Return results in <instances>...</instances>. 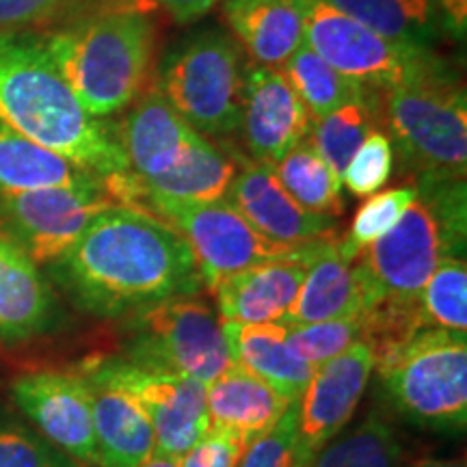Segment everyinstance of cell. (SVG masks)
Wrapping results in <instances>:
<instances>
[{"instance_id": "cell-1", "label": "cell", "mask_w": 467, "mask_h": 467, "mask_svg": "<svg viewBox=\"0 0 467 467\" xmlns=\"http://www.w3.org/2000/svg\"><path fill=\"white\" fill-rule=\"evenodd\" d=\"M46 268L76 307L98 318L132 317L203 285L195 255L173 227L119 203Z\"/></svg>"}, {"instance_id": "cell-2", "label": "cell", "mask_w": 467, "mask_h": 467, "mask_svg": "<svg viewBox=\"0 0 467 467\" xmlns=\"http://www.w3.org/2000/svg\"><path fill=\"white\" fill-rule=\"evenodd\" d=\"M87 113H124L154 83L159 11L141 0H102L58 25L33 31Z\"/></svg>"}, {"instance_id": "cell-3", "label": "cell", "mask_w": 467, "mask_h": 467, "mask_svg": "<svg viewBox=\"0 0 467 467\" xmlns=\"http://www.w3.org/2000/svg\"><path fill=\"white\" fill-rule=\"evenodd\" d=\"M0 124L100 180L130 173L113 121L80 107L33 31H0Z\"/></svg>"}, {"instance_id": "cell-4", "label": "cell", "mask_w": 467, "mask_h": 467, "mask_svg": "<svg viewBox=\"0 0 467 467\" xmlns=\"http://www.w3.org/2000/svg\"><path fill=\"white\" fill-rule=\"evenodd\" d=\"M416 200L392 230L355 265L364 309L407 306L448 258H463L467 238L465 180L413 178Z\"/></svg>"}, {"instance_id": "cell-5", "label": "cell", "mask_w": 467, "mask_h": 467, "mask_svg": "<svg viewBox=\"0 0 467 467\" xmlns=\"http://www.w3.org/2000/svg\"><path fill=\"white\" fill-rule=\"evenodd\" d=\"M381 128L405 175L465 180L467 96L459 74L441 57L381 93Z\"/></svg>"}, {"instance_id": "cell-6", "label": "cell", "mask_w": 467, "mask_h": 467, "mask_svg": "<svg viewBox=\"0 0 467 467\" xmlns=\"http://www.w3.org/2000/svg\"><path fill=\"white\" fill-rule=\"evenodd\" d=\"M119 206H128L173 227L195 255L203 285L210 290L243 268L290 258L306 244H284L262 236L227 200L180 202L139 189L130 173L104 180ZM309 244V243H307Z\"/></svg>"}, {"instance_id": "cell-7", "label": "cell", "mask_w": 467, "mask_h": 467, "mask_svg": "<svg viewBox=\"0 0 467 467\" xmlns=\"http://www.w3.org/2000/svg\"><path fill=\"white\" fill-rule=\"evenodd\" d=\"M389 405L411 424L465 431L467 337L459 331L420 329L375 355Z\"/></svg>"}, {"instance_id": "cell-8", "label": "cell", "mask_w": 467, "mask_h": 467, "mask_svg": "<svg viewBox=\"0 0 467 467\" xmlns=\"http://www.w3.org/2000/svg\"><path fill=\"white\" fill-rule=\"evenodd\" d=\"M243 66L236 39L208 28L162 55L154 87L192 130L208 139H223L241 126Z\"/></svg>"}, {"instance_id": "cell-9", "label": "cell", "mask_w": 467, "mask_h": 467, "mask_svg": "<svg viewBox=\"0 0 467 467\" xmlns=\"http://www.w3.org/2000/svg\"><path fill=\"white\" fill-rule=\"evenodd\" d=\"M126 358L139 366L178 372L208 385L232 366L223 325L210 303L175 295L132 314Z\"/></svg>"}, {"instance_id": "cell-10", "label": "cell", "mask_w": 467, "mask_h": 467, "mask_svg": "<svg viewBox=\"0 0 467 467\" xmlns=\"http://www.w3.org/2000/svg\"><path fill=\"white\" fill-rule=\"evenodd\" d=\"M306 44L336 72L372 91H389L424 72L433 48L389 42L323 0H299Z\"/></svg>"}, {"instance_id": "cell-11", "label": "cell", "mask_w": 467, "mask_h": 467, "mask_svg": "<svg viewBox=\"0 0 467 467\" xmlns=\"http://www.w3.org/2000/svg\"><path fill=\"white\" fill-rule=\"evenodd\" d=\"M117 206L102 180L78 186H46L0 197V227L37 266L67 254L91 221Z\"/></svg>"}, {"instance_id": "cell-12", "label": "cell", "mask_w": 467, "mask_h": 467, "mask_svg": "<svg viewBox=\"0 0 467 467\" xmlns=\"http://www.w3.org/2000/svg\"><path fill=\"white\" fill-rule=\"evenodd\" d=\"M145 409L156 435V452L180 459L210 429L206 385L178 372L139 366L124 358L93 361Z\"/></svg>"}, {"instance_id": "cell-13", "label": "cell", "mask_w": 467, "mask_h": 467, "mask_svg": "<svg viewBox=\"0 0 467 467\" xmlns=\"http://www.w3.org/2000/svg\"><path fill=\"white\" fill-rule=\"evenodd\" d=\"M375 370V353L366 342L317 366L296 399L295 467H309L314 457L350 422Z\"/></svg>"}, {"instance_id": "cell-14", "label": "cell", "mask_w": 467, "mask_h": 467, "mask_svg": "<svg viewBox=\"0 0 467 467\" xmlns=\"http://www.w3.org/2000/svg\"><path fill=\"white\" fill-rule=\"evenodd\" d=\"M14 402L37 426L39 435L69 459L98 465L91 396L80 372L42 370L17 377Z\"/></svg>"}, {"instance_id": "cell-15", "label": "cell", "mask_w": 467, "mask_h": 467, "mask_svg": "<svg viewBox=\"0 0 467 467\" xmlns=\"http://www.w3.org/2000/svg\"><path fill=\"white\" fill-rule=\"evenodd\" d=\"M312 121L314 117L282 69L244 61L238 130L249 159L273 167L290 150L307 141Z\"/></svg>"}, {"instance_id": "cell-16", "label": "cell", "mask_w": 467, "mask_h": 467, "mask_svg": "<svg viewBox=\"0 0 467 467\" xmlns=\"http://www.w3.org/2000/svg\"><path fill=\"white\" fill-rule=\"evenodd\" d=\"M232 156L236 161V175L227 189L225 200L262 236L284 244L334 241L340 236L337 221L299 206L279 184L271 167L249 159L241 151L232 150Z\"/></svg>"}, {"instance_id": "cell-17", "label": "cell", "mask_w": 467, "mask_h": 467, "mask_svg": "<svg viewBox=\"0 0 467 467\" xmlns=\"http://www.w3.org/2000/svg\"><path fill=\"white\" fill-rule=\"evenodd\" d=\"M115 132L132 180L141 186L173 173L202 137L169 107L154 83L115 121Z\"/></svg>"}, {"instance_id": "cell-18", "label": "cell", "mask_w": 467, "mask_h": 467, "mask_svg": "<svg viewBox=\"0 0 467 467\" xmlns=\"http://www.w3.org/2000/svg\"><path fill=\"white\" fill-rule=\"evenodd\" d=\"M327 243H309L290 258L262 262L225 277L213 290L219 318L249 325L284 323L309 265Z\"/></svg>"}, {"instance_id": "cell-19", "label": "cell", "mask_w": 467, "mask_h": 467, "mask_svg": "<svg viewBox=\"0 0 467 467\" xmlns=\"http://www.w3.org/2000/svg\"><path fill=\"white\" fill-rule=\"evenodd\" d=\"M83 375L91 396L93 431L100 467H139L156 452V435L145 409L96 364H85Z\"/></svg>"}, {"instance_id": "cell-20", "label": "cell", "mask_w": 467, "mask_h": 467, "mask_svg": "<svg viewBox=\"0 0 467 467\" xmlns=\"http://www.w3.org/2000/svg\"><path fill=\"white\" fill-rule=\"evenodd\" d=\"M55 318L57 301L48 277L0 227V342L44 334Z\"/></svg>"}, {"instance_id": "cell-21", "label": "cell", "mask_w": 467, "mask_h": 467, "mask_svg": "<svg viewBox=\"0 0 467 467\" xmlns=\"http://www.w3.org/2000/svg\"><path fill=\"white\" fill-rule=\"evenodd\" d=\"M292 402L236 364L206 385L210 429L225 431L247 448L282 420Z\"/></svg>"}, {"instance_id": "cell-22", "label": "cell", "mask_w": 467, "mask_h": 467, "mask_svg": "<svg viewBox=\"0 0 467 467\" xmlns=\"http://www.w3.org/2000/svg\"><path fill=\"white\" fill-rule=\"evenodd\" d=\"M230 35L260 66L282 69L306 42L299 0H221Z\"/></svg>"}, {"instance_id": "cell-23", "label": "cell", "mask_w": 467, "mask_h": 467, "mask_svg": "<svg viewBox=\"0 0 467 467\" xmlns=\"http://www.w3.org/2000/svg\"><path fill=\"white\" fill-rule=\"evenodd\" d=\"M232 364L244 368L275 388L284 399L296 400L317 368L296 358L288 347V331L282 323H230L221 320Z\"/></svg>"}, {"instance_id": "cell-24", "label": "cell", "mask_w": 467, "mask_h": 467, "mask_svg": "<svg viewBox=\"0 0 467 467\" xmlns=\"http://www.w3.org/2000/svg\"><path fill=\"white\" fill-rule=\"evenodd\" d=\"M337 238L327 243L309 265L282 325L320 323L364 312V295L355 275V265L340 255Z\"/></svg>"}, {"instance_id": "cell-25", "label": "cell", "mask_w": 467, "mask_h": 467, "mask_svg": "<svg viewBox=\"0 0 467 467\" xmlns=\"http://www.w3.org/2000/svg\"><path fill=\"white\" fill-rule=\"evenodd\" d=\"M98 180L63 156L0 124V197L46 186L91 184Z\"/></svg>"}, {"instance_id": "cell-26", "label": "cell", "mask_w": 467, "mask_h": 467, "mask_svg": "<svg viewBox=\"0 0 467 467\" xmlns=\"http://www.w3.org/2000/svg\"><path fill=\"white\" fill-rule=\"evenodd\" d=\"M389 42L431 48L440 31L435 0H323Z\"/></svg>"}, {"instance_id": "cell-27", "label": "cell", "mask_w": 467, "mask_h": 467, "mask_svg": "<svg viewBox=\"0 0 467 467\" xmlns=\"http://www.w3.org/2000/svg\"><path fill=\"white\" fill-rule=\"evenodd\" d=\"M234 175H236V161L230 148H219L213 139L202 137L192 145L186 161L151 186H141L130 180L139 189L154 192V195L169 197L180 202H219L225 200Z\"/></svg>"}, {"instance_id": "cell-28", "label": "cell", "mask_w": 467, "mask_h": 467, "mask_svg": "<svg viewBox=\"0 0 467 467\" xmlns=\"http://www.w3.org/2000/svg\"><path fill=\"white\" fill-rule=\"evenodd\" d=\"M375 128H381V93L368 89L323 117H314L307 143L340 175Z\"/></svg>"}, {"instance_id": "cell-29", "label": "cell", "mask_w": 467, "mask_h": 467, "mask_svg": "<svg viewBox=\"0 0 467 467\" xmlns=\"http://www.w3.org/2000/svg\"><path fill=\"white\" fill-rule=\"evenodd\" d=\"M271 171L292 200L309 213L334 219L344 213L342 178L307 141L290 150Z\"/></svg>"}, {"instance_id": "cell-30", "label": "cell", "mask_w": 467, "mask_h": 467, "mask_svg": "<svg viewBox=\"0 0 467 467\" xmlns=\"http://www.w3.org/2000/svg\"><path fill=\"white\" fill-rule=\"evenodd\" d=\"M402 448L396 431L379 413L334 437L309 467H399Z\"/></svg>"}, {"instance_id": "cell-31", "label": "cell", "mask_w": 467, "mask_h": 467, "mask_svg": "<svg viewBox=\"0 0 467 467\" xmlns=\"http://www.w3.org/2000/svg\"><path fill=\"white\" fill-rule=\"evenodd\" d=\"M282 74L312 117L331 113L340 104L368 91V87L336 72L306 42L284 63Z\"/></svg>"}, {"instance_id": "cell-32", "label": "cell", "mask_w": 467, "mask_h": 467, "mask_svg": "<svg viewBox=\"0 0 467 467\" xmlns=\"http://www.w3.org/2000/svg\"><path fill=\"white\" fill-rule=\"evenodd\" d=\"M416 317L420 329L467 331V265L463 258H448L431 273L418 292Z\"/></svg>"}, {"instance_id": "cell-33", "label": "cell", "mask_w": 467, "mask_h": 467, "mask_svg": "<svg viewBox=\"0 0 467 467\" xmlns=\"http://www.w3.org/2000/svg\"><path fill=\"white\" fill-rule=\"evenodd\" d=\"M416 184H400L396 189L379 191L361 203L355 213L348 232L337 238V251L347 262H355L364 251L377 243L383 234H388L399 223L416 200Z\"/></svg>"}, {"instance_id": "cell-34", "label": "cell", "mask_w": 467, "mask_h": 467, "mask_svg": "<svg viewBox=\"0 0 467 467\" xmlns=\"http://www.w3.org/2000/svg\"><path fill=\"white\" fill-rule=\"evenodd\" d=\"M288 347L309 366H320L337 358L344 350L366 340L364 312L350 317L320 320V323L285 325Z\"/></svg>"}, {"instance_id": "cell-35", "label": "cell", "mask_w": 467, "mask_h": 467, "mask_svg": "<svg viewBox=\"0 0 467 467\" xmlns=\"http://www.w3.org/2000/svg\"><path fill=\"white\" fill-rule=\"evenodd\" d=\"M394 145L383 128H375L359 145L342 173L350 195L370 197L389 182L394 173Z\"/></svg>"}, {"instance_id": "cell-36", "label": "cell", "mask_w": 467, "mask_h": 467, "mask_svg": "<svg viewBox=\"0 0 467 467\" xmlns=\"http://www.w3.org/2000/svg\"><path fill=\"white\" fill-rule=\"evenodd\" d=\"M0 467H74V459L11 418H0Z\"/></svg>"}, {"instance_id": "cell-37", "label": "cell", "mask_w": 467, "mask_h": 467, "mask_svg": "<svg viewBox=\"0 0 467 467\" xmlns=\"http://www.w3.org/2000/svg\"><path fill=\"white\" fill-rule=\"evenodd\" d=\"M102 0H0V31H39Z\"/></svg>"}, {"instance_id": "cell-38", "label": "cell", "mask_w": 467, "mask_h": 467, "mask_svg": "<svg viewBox=\"0 0 467 467\" xmlns=\"http://www.w3.org/2000/svg\"><path fill=\"white\" fill-rule=\"evenodd\" d=\"M296 400L268 433L244 451L236 467H295Z\"/></svg>"}, {"instance_id": "cell-39", "label": "cell", "mask_w": 467, "mask_h": 467, "mask_svg": "<svg viewBox=\"0 0 467 467\" xmlns=\"http://www.w3.org/2000/svg\"><path fill=\"white\" fill-rule=\"evenodd\" d=\"M247 446L219 429H208L178 459L180 467H236Z\"/></svg>"}, {"instance_id": "cell-40", "label": "cell", "mask_w": 467, "mask_h": 467, "mask_svg": "<svg viewBox=\"0 0 467 467\" xmlns=\"http://www.w3.org/2000/svg\"><path fill=\"white\" fill-rule=\"evenodd\" d=\"M159 14H165L175 25L186 26L210 14L221 0H141Z\"/></svg>"}, {"instance_id": "cell-41", "label": "cell", "mask_w": 467, "mask_h": 467, "mask_svg": "<svg viewBox=\"0 0 467 467\" xmlns=\"http://www.w3.org/2000/svg\"><path fill=\"white\" fill-rule=\"evenodd\" d=\"M440 28L454 42H465L467 33V0H435Z\"/></svg>"}, {"instance_id": "cell-42", "label": "cell", "mask_w": 467, "mask_h": 467, "mask_svg": "<svg viewBox=\"0 0 467 467\" xmlns=\"http://www.w3.org/2000/svg\"><path fill=\"white\" fill-rule=\"evenodd\" d=\"M139 467H180V463H178V459H175V457L154 452V454H150V457L145 459Z\"/></svg>"}, {"instance_id": "cell-43", "label": "cell", "mask_w": 467, "mask_h": 467, "mask_svg": "<svg viewBox=\"0 0 467 467\" xmlns=\"http://www.w3.org/2000/svg\"><path fill=\"white\" fill-rule=\"evenodd\" d=\"M416 467H465L459 461H420Z\"/></svg>"}]
</instances>
